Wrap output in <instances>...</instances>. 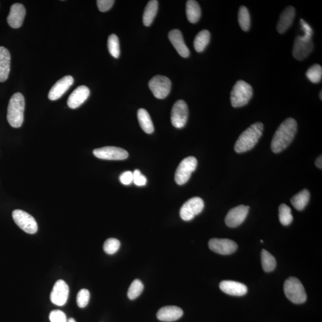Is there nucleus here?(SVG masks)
Returning <instances> with one entry per match:
<instances>
[{"instance_id": "nucleus-7", "label": "nucleus", "mask_w": 322, "mask_h": 322, "mask_svg": "<svg viewBox=\"0 0 322 322\" xmlns=\"http://www.w3.org/2000/svg\"><path fill=\"white\" fill-rule=\"evenodd\" d=\"M149 87L156 98L163 99L170 94L171 82L167 76L157 75L149 81Z\"/></svg>"}, {"instance_id": "nucleus-26", "label": "nucleus", "mask_w": 322, "mask_h": 322, "mask_svg": "<svg viewBox=\"0 0 322 322\" xmlns=\"http://www.w3.org/2000/svg\"><path fill=\"white\" fill-rule=\"evenodd\" d=\"M310 198L309 191L307 189H304L291 198V204L296 210L302 211L306 207L308 202H309Z\"/></svg>"}, {"instance_id": "nucleus-2", "label": "nucleus", "mask_w": 322, "mask_h": 322, "mask_svg": "<svg viewBox=\"0 0 322 322\" xmlns=\"http://www.w3.org/2000/svg\"><path fill=\"white\" fill-rule=\"evenodd\" d=\"M264 125L257 122L242 132L235 145V151L238 154L251 150L263 135Z\"/></svg>"}, {"instance_id": "nucleus-21", "label": "nucleus", "mask_w": 322, "mask_h": 322, "mask_svg": "<svg viewBox=\"0 0 322 322\" xmlns=\"http://www.w3.org/2000/svg\"><path fill=\"white\" fill-rule=\"evenodd\" d=\"M295 15V10L293 6L285 8L280 16L277 25V30L280 34H284L293 24Z\"/></svg>"}, {"instance_id": "nucleus-25", "label": "nucleus", "mask_w": 322, "mask_h": 322, "mask_svg": "<svg viewBox=\"0 0 322 322\" xmlns=\"http://www.w3.org/2000/svg\"><path fill=\"white\" fill-rule=\"evenodd\" d=\"M158 9V2L157 0H152L148 3L143 16V22L146 26H149L152 24L157 14Z\"/></svg>"}, {"instance_id": "nucleus-19", "label": "nucleus", "mask_w": 322, "mask_h": 322, "mask_svg": "<svg viewBox=\"0 0 322 322\" xmlns=\"http://www.w3.org/2000/svg\"><path fill=\"white\" fill-rule=\"evenodd\" d=\"M89 96V89L85 85H81L73 91L68 99V106L71 109H76L87 101Z\"/></svg>"}, {"instance_id": "nucleus-10", "label": "nucleus", "mask_w": 322, "mask_h": 322, "mask_svg": "<svg viewBox=\"0 0 322 322\" xmlns=\"http://www.w3.org/2000/svg\"><path fill=\"white\" fill-rule=\"evenodd\" d=\"M204 208V202L201 198L194 197L189 199L182 205L180 209V217L185 221H191L200 214Z\"/></svg>"}, {"instance_id": "nucleus-29", "label": "nucleus", "mask_w": 322, "mask_h": 322, "mask_svg": "<svg viewBox=\"0 0 322 322\" xmlns=\"http://www.w3.org/2000/svg\"><path fill=\"white\" fill-rule=\"evenodd\" d=\"M238 21L241 28L244 31H248L251 26V18L248 10L245 6H241L238 13Z\"/></svg>"}, {"instance_id": "nucleus-39", "label": "nucleus", "mask_w": 322, "mask_h": 322, "mask_svg": "<svg viewBox=\"0 0 322 322\" xmlns=\"http://www.w3.org/2000/svg\"><path fill=\"white\" fill-rule=\"evenodd\" d=\"M114 3L115 1H113V0H98L97 5L100 11L105 12L112 8Z\"/></svg>"}, {"instance_id": "nucleus-35", "label": "nucleus", "mask_w": 322, "mask_h": 322, "mask_svg": "<svg viewBox=\"0 0 322 322\" xmlns=\"http://www.w3.org/2000/svg\"><path fill=\"white\" fill-rule=\"evenodd\" d=\"M120 246V242L117 239L109 238L105 242L104 250L106 254L112 255L115 254L119 250Z\"/></svg>"}, {"instance_id": "nucleus-16", "label": "nucleus", "mask_w": 322, "mask_h": 322, "mask_svg": "<svg viewBox=\"0 0 322 322\" xmlns=\"http://www.w3.org/2000/svg\"><path fill=\"white\" fill-rule=\"evenodd\" d=\"M74 79L71 75L64 76L56 82L49 94V99L51 101H56L62 97L74 83Z\"/></svg>"}, {"instance_id": "nucleus-44", "label": "nucleus", "mask_w": 322, "mask_h": 322, "mask_svg": "<svg viewBox=\"0 0 322 322\" xmlns=\"http://www.w3.org/2000/svg\"><path fill=\"white\" fill-rule=\"evenodd\" d=\"M321 95H322V92H321V90L320 93V94H319V96H320V98L321 101L322 100Z\"/></svg>"}, {"instance_id": "nucleus-20", "label": "nucleus", "mask_w": 322, "mask_h": 322, "mask_svg": "<svg viewBox=\"0 0 322 322\" xmlns=\"http://www.w3.org/2000/svg\"><path fill=\"white\" fill-rule=\"evenodd\" d=\"M221 290L233 296H243L248 292L246 285L233 281H223L220 284Z\"/></svg>"}, {"instance_id": "nucleus-37", "label": "nucleus", "mask_w": 322, "mask_h": 322, "mask_svg": "<svg viewBox=\"0 0 322 322\" xmlns=\"http://www.w3.org/2000/svg\"><path fill=\"white\" fill-rule=\"evenodd\" d=\"M49 318L51 322L68 321L67 318H66V316L64 312L59 310L52 311L51 313H50Z\"/></svg>"}, {"instance_id": "nucleus-30", "label": "nucleus", "mask_w": 322, "mask_h": 322, "mask_svg": "<svg viewBox=\"0 0 322 322\" xmlns=\"http://www.w3.org/2000/svg\"><path fill=\"white\" fill-rule=\"evenodd\" d=\"M262 266L265 271L270 272L274 270L277 266V261L269 252L263 250L261 252Z\"/></svg>"}, {"instance_id": "nucleus-23", "label": "nucleus", "mask_w": 322, "mask_h": 322, "mask_svg": "<svg viewBox=\"0 0 322 322\" xmlns=\"http://www.w3.org/2000/svg\"><path fill=\"white\" fill-rule=\"evenodd\" d=\"M11 56L8 49L0 47V82L8 79L11 71Z\"/></svg>"}, {"instance_id": "nucleus-18", "label": "nucleus", "mask_w": 322, "mask_h": 322, "mask_svg": "<svg viewBox=\"0 0 322 322\" xmlns=\"http://www.w3.org/2000/svg\"><path fill=\"white\" fill-rule=\"evenodd\" d=\"M168 38L176 51L181 57L187 58L190 55V51L186 45L183 36L180 30H172L168 34Z\"/></svg>"}, {"instance_id": "nucleus-12", "label": "nucleus", "mask_w": 322, "mask_h": 322, "mask_svg": "<svg viewBox=\"0 0 322 322\" xmlns=\"http://www.w3.org/2000/svg\"><path fill=\"white\" fill-rule=\"evenodd\" d=\"M94 154L96 158L105 160H124L128 157L127 151L115 147H106L95 149Z\"/></svg>"}, {"instance_id": "nucleus-38", "label": "nucleus", "mask_w": 322, "mask_h": 322, "mask_svg": "<svg viewBox=\"0 0 322 322\" xmlns=\"http://www.w3.org/2000/svg\"><path fill=\"white\" fill-rule=\"evenodd\" d=\"M133 182L137 187H144L147 183V179L141 173L139 170H135L133 172Z\"/></svg>"}, {"instance_id": "nucleus-32", "label": "nucleus", "mask_w": 322, "mask_h": 322, "mask_svg": "<svg viewBox=\"0 0 322 322\" xmlns=\"http://www.w3.org/2000/svg\"><path fill=\"white\" fill-rule=\"evenodd\" d=\"M144 285L142 281L139 280H135L132 282L128 291V297L129 300H133L137 298L144 291Z\"/></svg>"}, {"instance_id": "nucleus-14", "label": "nucleus", "mask_w": 322, "mask_h": 322, "mask_svg": "<svg viewBox=\"0 0 322 322\" xmlns=\"http://www.w3.org/2000/svg\"><path fill=\"white\" fill-rule=\"evenodd\" d=\"M208 245L211 250L221 255L233 254L238 248L237 243L228 239H211Z\"/></svg>"}, {"instance_id": "nucleus-42", "label": "nucleus", "mask_w": 322, "mask_h": 322, "mask_svg": "<svg viewBox=\"0 0 322 322\" xmlns=\"http://www.w3.org/2000/svg\"><path fill=\"white\" fill-rule=\"evenodd\" d=\"M315 164H316V167H318V168H320V169L322 168V157H321V155H320L319 157H318L316 159V162H315Z\"/></svg>"}, {"instance_id": "nucleus-22", "label": "nucleus", "mask_w": 322, "mask_h": 322, "mask_svg": "<svg viewBox=\"0 0 322 322\" xmlns=\"http://www.w3.org/2000/svg\"><path fill=\"white\" fill-rule=\"evenodd\" d=\"M183 314L181 308L177 306H166L158 311L157 317L162 321H174L177 320Z\"/></svg>"}, {"instance_id": "nucleus-11", "label": "nucleus", "mask_w": 322, "mask_h": 322, "mask_svg": "<svg viewBox=\"0 0 322 322\" xmlns=\"http://www.w3.org/2000/svg\"><path fill=\"white\" fill-rule=\"evenodd\" d=\"M189 116V110L187 103L179 100L172 106L171 113V121L175 128H181L187 124Z\"/></svg>"}, {"instance_id": "nucleus-27", "label": "nucleus", "mask_w": 322, "mask_h": 322, "mask_svg": "<svg viewBox=\"0 0 322 322\" xmlns=\"http://www.w3.org/2000/svg\"><path fill=\"white\" fill-rule=\"evenodd\" d=\"M187 15L188 21L192 24L198 22L201 16V9L197 2L189 0L187 3Z\"/></svg>"}, {"instance_id": "nucleus-5", "label": "nucleus", "mask_w": 322, "mask_h": 322, "mask_svg": "<svg viewBox=\"0 0 322 322\" xmlns=\"http://www.w3.org/2000/svg\"><path fill=\"white\" fill-rule=\"evenodd\" d=\"M284 292L286 297L294 304H303L307 300V294L301 282L291 277L285 281Z\"/></svg>"}, {"instance_id": "nucleus-13", "label": "nucleus", "mask_w": 322, "mask_h": 322, "mask_svg": "<svg viewBox=\"0 0 322 322\" xmlns=\"http://www.w3.org/2000/svg\"><path fill=\"white\" fill-rule=\"evenodd\" d=\"M250 207L241 205L231 209L225 217V224L229 227L234 228L240 225L245 221Z\"/></svg>"}, {"instance_id": "nucleus-4", "label": "nucleus", "mask_w": 322, "mask_h": 322, "mask_svg": "<svg viewBox=\"0 0 322 322\" xmlns=\"http://www.w3.org/2000/svg\"><path fill=\"white\" fill-rule=\"evenodd\" d=\"M252 96L253 89L251 85L244 81H238L231 91V104L234 108L242 107L248 104Z\"/></svg>"}, {"instance_id": "nucleus-28", "label": "nucleus", "mask_w": 322, "mask_h": 322, "mask_svg": "<svg viewBox=\"0 0 322 322\" xmlns=\"http://www.w3.org/2000/svg\"><path fill=\"white\" fill-rule=\"evenodd\" d=\"M210 32L208 30H202L199 32L194 39V48L198 53L204 51V50L210 41Z\"/></svg>"}, {"instance_id": "nucleus-40", "label": "nucleus", "mask_w": 322, "mask_h": 322, "mask_svg": "<svg viewBox=\"0 0 322 322\" xmlns=\"http://www.w3.org/2000/svg\"><path fill=\"white\" fill-rule=\"evenodd\" d=\"M119 180L124 185H129L133 182V174L131 171H125L119 177Z\"/></svg>"}, {"instance_id": "nucleus-6", "label": "nucleus", "mask_w": 322, "mask_h": 322, "mask_svg": "<svg viewBox=\"0 0 322 322\" xmlns=\"http://www.w3.org/2000/svg\"><path fill=\"white\" fill-rule=\"evenodd\" d=\"M197 159L194 157H189L183 159L179 164L175 173V181L178 185L187 183L191 177L192 172L197 167Z\"/></svg>"}, {"instance_id": "nucleus-31", "label": "nucleus", "mask_w": 322, "mask_h": 322, "mask_svg": "<svg viewBox=\"0 0 322 322\" xmlns=\"http://www.w3.org/2000/svg\"><path fill=\"white\" fill-rule=\"evenodd\" d=\"M279 217L281 223L284 225H290L293 220L291 209L284 204H281L279 208Z\"/></svg>"}, {"instance_id": "nucleus-15", "label": "nucleus", "mask_w": 322, "mask_h": 322, "mask_svg": "<svg viewBox=\"0 0 322 322\" xmlns=\"http://www.w3.org/2000/svg\"><path fill=\"white\" fill-rule=\"evenodd\" d=\"M69 293L67 284L64 281L59 280L53 287L51 294V300L53 304L58 306H63L68 301Z\"/></svg>"}, {"instance_id": "nucleus-34", "label": "nucleus", "mask_w": 322, "mask_h": 322, "mask_svg": "<svg viewBox=\"0 0 322 322\" xmlns=\"http://www.w3.org/2000/svg\"><path fill=\"white\" fill-rule=\"evenodd\" d=\"M306 76L308 79L314 84L320 82L322 77V68L319 65L316 64L312 66L308 69Z\"/></svg>"}, {"instance_id": "nucleus-41", "label": "nucleus", "mask_w": 322, "mask_h": 322, "mask_svg": "<svg viewBox=\"0 0 322 322\" xmlns=\"http://www.w3.org/2000/svg\"><path fill=\"white\" fill-rule=\"evenodd\" d=\"M300 24L301 25L302 29H303V31L304 32V35L310 36L312 37V36H313V31L311 26L308 25L306 22L304 21L303 19L300 20Z\"/></svg>"}, {"instance_id": "nucleus-1", "label": "nucleus", "mask_w": 322, "mask_h": 322, "mask_svg": "<svg viewBox=\"0 0 322 322\" xmlns=\"http://www.w3.org/2000/svg\"><path fill=\"white\" fill-rule=\"evenodd\" d=\"M297 131V122L289 118L277 129L271 141V148L275 154L285 150L293 141Z\"/></svg>"}, {"instance_id": "nucleus-36", "label": "nucleus", "mask_w": 322, "mask_h": 322, "mask_svg": "<svg viewBox=\"0 0 322 322\" xmlns=\"http://www.w3.org/2000/svg\"><path fill=\"white\" fill-rule=\"evenodd\" d=\"M89 298H90V294H89L88 290L82 289L79 291L77 297H76V303H77L78 306L80 308H84L87 306Z\"/></svg>"}, {"instance_id": "nucleus-8", "label": "nucleus", "mask_w": 322, "mask_h": 322, "mask_svg": "<svg viewBox=\"0 0 322 322\" xmlns=\"http://www.w3.org/2000/svg\"><path fill=\"white\" fill-rule=\"evenodd\" d=\"M13 220L18 226L29 234H34L38 231V225L34 217L27 212L16 210L12 212Z\"/></svg>"}, {"instance_id": "nucleus-33", "label": "nucleus", "mask_w": 322, "mask_h": 322, "mask_svg": "<svg viewBox=\"0 0 322 322\" xmlns=\"http://www.w3.org/2000/svg\"><path fill=\"white\" fill-rule=\"evenodd\" d=\"M108 47L109 53L113 57L117 59L120 55V46L118 36L115 34H112L109 36L108 40Z\"/></svg>"}, {"instance_id": "nucleus-17", "label": "nucleus", "mask_w": 322, "mask_h": 322, "mask_svg": "<svg viewBox=\"0 0 322 322\" xmlns=\"http://www.w3.org/2000/svg\"><path fill=\"white\" fill-rule=\"evenodd\" d=\"M25 15L26 10L24 5L20 3L13 5L7 19L8 24L12 28L16 29L21 27L24 21Z\"/></svg>"}, {"instance_id": "nucleus-24", "label": "nucleus", "mask_w": 322, "mask_h": 322, "mask_svg": "<svg viewBox=\"0 0 322 322\" xmlns=\"http://www.w3.org/2000/svg\"><path fill=\"white\" fill-rule=\"evenodd\" d=\"M137 118L143 130L146 133L151 134L154 131V126L148 112L145 109H140L137 112Z\"/></svg>"}, {"instance_id": "nucleus-9", "label": "nucleus", "mask_w": 322, "mask_h": 322, "mask_svg": "<svg viewBox=\"0 0 322 322\" xmlns=\"http://www.w3.org/2000/svg\"><path fill=\"white\" fill-rule=\"evenodd\" d=\"M311 36H298L295 39L293 54L298 61H303L313 51L314 44Z\"/></svg>"}, {"instance_id": "nucleus-3", "label": "nucleus", "mask_w": 322, "mask_h": 322, "mask_svg": "<svg viewBox=\"0 0 322 322\" xmlns=\"http://www.w3.org/2000/svg\"><path fill=\"white\" fill-rule=\"evenodd\" d=\"M25 102L21 93H16L10 99L7 119L13 128L21 127L24 119Z\"/></svg>"}, {"instance_id": "nucleus-43", "label": "nucleus", "mask_w": 322, "mask_h": 322, "mask_svg": "<svg viewBox=\"0 0 322 322\" xmlns=\"http://www.w3.org/2000/svg\"><path fill=\"white\" fill-rule=\"evenodd\" d=\"M67 322H76V321L74 319V318H69Z\"/></svg>"}]
</instances>
